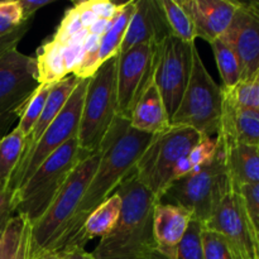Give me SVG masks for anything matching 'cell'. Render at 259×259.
Returning <instances> with one entry per match:
<instances>
[{"mask_svg": "<svg viewBox=\"0 0 259 259\" xmlns=\"http://www.w3.org/2000/svg\"><path fill=\"white\" fill-rule=\"evenodd\" d=\"M154 136L132 128L128 118L118 115L101 143L98 167L81 200L75 218L61 243L57 254L76 249L77 238L89 215L115 192L119 185L136 167Z\"/></svg>", "mask_w": 259, "mask_h": 259, "instance_id": "6da1fadb", "label": "cell"}, {"mask_svg": "<svg viewBox=\"0 0 259 259\" xmlns=\"http://www.w3.org/2000/svg\"><path fill=\"white\" fill-rule=\"evenodd\" d=\"M115 192L121 199L120 217L114 229L100 239L94 258L168 259L153 234V212L158 200L139 181L136 167Z\"/></svg>", "mask_w": 259, "mask_h": 259, "instance_id": "7a4b0ae2", "label": "cell"}, {"mask_svg": "<svg viewBox=\"0 0 259 259\" xmlns=\"http://www.w3.org/2000/svg\"><path fill=\"white\" fill-rule=\"evenodd\" d=\"M99 159V152L82 159L71 172L45 214L30 225L28 259H35L46 253H57L95 174Z\"/></svg>", "mask_w": 259, "mask_h": 259, "instance_id": "3957f363", "label": "cell"}, {"mask_svg": "<svg viewBox=\"0 0 259 259\" xmlns=\"http://www.w3.org/2000/svg\"><path fill=\"white\" fill-rule=\"evenodd\" d=\"M86 157L89 156L80 149L77 137L70 139L10 195L13 212L24 218L30 225L34 224L45 214L73 168Z\"/></svg>", "mask_w": 259, "mask_h": 259, "instance_id": "277c9868", "label": "cell"}, {"mask_svg": "<svg viewBox=\"0 0 259 259\" xmlns=\"http://www.w3.org/2000/svg\"><path fill=\"white\" fill-rule=\"evenodd\" d=\"M232 190L225 166L224 148L219 141L214 159L199 171L175 181L158 202L184 207L192 218L206 224Z\"/></svg>", "mask_w": 259, "mask_h": 259, "instance_id": "5b68a950", "label": "cell"}, {"mask_svg": "<svg viewBox=\"0 0 259 259\" xmlns=\"http://www.w3.org/2000/svg\"><path fill=\"white\" fill-rule=\"evenodd\" d=\"M118 115L115 56L104 62L89 78L77 132L78 146L83 153L88 156L98 153Z\"/></svg>", "mask_w": 259, "mask_h": 259, "instance_id": "8992f818", "label": "cell"}, {"mask_svg": "<svg viewBox=\"0 0 259 259\" xmlns=\"http://www.w3.org/2000/svg\"><path fill=\"white\" fill-rule=\"evenodd\" d=\"M201 134L190 126L169 125L156 134L136 164L139 181L159 200L174 184L177 163L189 156L201 139Z\"/></svg>", "mask_w": 259, "mask_h": 259, "instance_id": "52a82bcc", "label": "cell"}, {"mask_svg": "<svg viewBox=\"0 0 259 259\" xmlns=\"http://www.w3.org/2000/svg\"><path fill=\"white\" fill-rule=\"evenodd\" d=\"M223 113V88L210 76L195 46L189 83L169 124L190 126L201 136L219 134Z\"/></svg>", "mask_w": 259, "mask_h": 259, "instance_id": "ba28073f", "label": "cell"}, {"mask_svg": "<svg viewBox=\"0 0 259 259\" xmlns=\"http://www.w3.org/2000/svg\"><path fill=\"white\" fill-rule=\"evenodd\" d=\"M89 80H81L61 113L56 116L51 125L46 129L45 133L35 143V146L28 153L20 158L17 169L10 181L8 195H12L19 189L30 175L58 148L67 143L70 139L77 137L78 125H80L81 110H82L83 98L88 88Z\"/></svg>", "mask_w": 259, "mask_h": 259, "instance_id": "9c48e42d", "label": "cell"}, {"mask_svg": "<svg viewBox=\"0 0 259 259\" xmlns=\"http://www.w3.org/2000/svg\"><path fill=\"white\" fill-rule=\"evenodd\" d=\"M195 43H185L169 35L156 47L153 80L166 106L169 121L179 108L189 83Z\"/></svg>", "mask_w": 259, "mask_h": 259, "instance_id": "30bf717a", "label": "cell"}, {"mask_svg": "<svg viewBox=\"0 0 259 259\" xmlns=\"http://www.w3.org/2000/svg\"><path fill=\"white\" fill-rule=\"evenodd\" d=\"M39 85L34 57L17 48L0 55V120L19 116Z\"/></svg>", "mask_w": 259, "mask_h": 259, "instance_id": "8fae6325", "label": "cell"}, {"mask_svg": "<svg viewBox=\"0 0 259 259\" xmlns=\"http://www.w3.org/2000/svg\"><path fill=\"white\" fill-rule=\"evenodd\" d=\"M204 227L224 237L233 259H258L257 233L237 190L223 199Z\"/></svg>", "mask_w": 259, "mask_h": 259, "instance_id": "7c38bea8", "label": "cell"}, {"mask_svg": "<svg viewBox=\"0 0 259 259\" xmlns=\"http://www.w3.org/2000/svg\"><path fill=\"white\" fill-rule=\"evenodd\" d=\"M156 47L151 43H143L116 56L119 115L124 118L129 119L139 93L153 72Z\"/></svg>", "mask_w": 259, "mask_h": 259, "instance_id": "4fadbf2b", "label": "cell"}, {"mask_svg": "<svg viewBox=\"0 0 259 259\" xmlns=\"http://www.w3.org/2000/svg\"><path fill=\"white\" fill-rule=\"evenodd\" d=\"M223 39L229 43L239 58L242 80L249 78L259 68V15L248 3H240Z\"/></svg>", "mask_w": 259, "mask_h": 259, "instance_id": "5bb4252c", "label": "cell"}, {"mask_svg": "<svg viewBox=\"0 0 259 259\" xmlns=\"http://www.w3.org/2000/svg\"><path fill=\"white\" fill-rule=\"evenodd\" d=\"M169 35L172 34L161 0H138L136 2V10L126 29L120 52L143 43L158 46Z\"/></svg>", "mask_w": 259, "mask_h": 259, "instance_id": "9a60e30c", "label": "cell"}, {"mask_svg": "<svg viewBox=\"0 0 259 259\" xmlns=\"http://www.w3.org/2000/svg\"><path fill=\"white\" fill-rule=\"evenodd\" d=\"M192 19L197 37L212 43L225 34L239 8L230 0H180Z\"/></svg>", "mask_w": 259, "mask_h": 259, "instance_id": "2e32d148", "label": "cell"}, {"mask_svg": "<svg viewBox=\"0 0 259 259\" xmlns=\"http://www.w3.org/2000/svg\"><path fill=\"white\" fill-rule=\"evenodd\" d=\"M129 123L136 131L152 136L166 131L171 125L163 99L154 83L153 72L134 103Z\"/></svg>", "mask_w": 259, "mask_h": 259, "instance_id": "e0dca14e", "label": "cell"}, {"mask_svg": "<svg viewBox=\"0 0 259 259\" xmlns=\"http://www.w3.org/2000/svg\"><path fill=\"white\" fill-rule=\"evenodd\" d=\"M218 137L223 143L259 146V111L237 106L223 94V113Z\"/></svg>", "mask_w": 259, "mask_h": 259, "instance_id": "ac0fdd59", "label": "cell"}, {"mask_svg": "<svg viewBox=\"0 0 259 259\" xmlns=\"http://www.w3.org/2000/svg\"><path fill=\"white\" fill-rule=\"evenodd\" d=\"M192 215L184 207L157 204L153 212V234L159 249L168 259H176V250Z\"/></svg>", "mask_w": 259, "mask_h": 259, "instance_id": "d6986e66", "label": "cell"}, {"mask_svg": "<svg viewBox=\"0 0 259 259\" xmlns=\"http://www.w3.org/2000/svg\"><path fill=\"white\" fill-rule=\"evenodd\" d=\"M222 144L224 148L225 166L233 189L238 191L245 185L258 184L259 146L223 142Z\"/></svg>", "mask_w": 259, "mask_h": 259, "instance_id": "ffe728a7", "label": "cell"}, {"mask_svg": "<svg viewBox=\"0 0 259 259\" xmlns=\"http://www.w3.org/2000/svg\"><path fill=\"white\" fill-rule=\"evenodd\" d=\"M80 81V78L76 77L75 75H68L63 80L58 81L57 83L52 86L50 95H48L47 100H46L42 114L38 118L37 123H35L34 128L32 129L29 136L25 138V147L23 156L28 153L35 146V143L39 141V138L45 133L46 129L51 125V123L55 120L56 116L61 113V110L66 105L71 94L73 93V90H75Z\"/></svg>", "mask_w": 259, "mask_h": 259, "instance_id": "44dd1931", "label": "cell"}, {"mask_svg": "<svg viewBox=\"0 0 259 259\" xmlns=\"http://www.w3.org/2000/svg\"><path fill=\"white\" fill-rule=\"evenodd\" d=\"M121 211V199L116 192L99 205L88 217L80 235L77 238L76 249L85 247L89 240L103 238L114 229Z\"/></svg>", "mask_w": 259, "mask_h": 259, "instance_id": "7402d4cb", "label": "cell"}, {"mask_svg": "<svg viewBox=\"0 0 259 259\" xmlns=\"http://www.w3.org/2000/svg\"><path fill=\"white\" fill-rule=\"evenodd\" d=\"M134 10H136V2H126L118 7L115 15L109 23L108 30L100 37L99 60L101 65L119 55Z\"/></svg>", "mask_w": 259, "mask_h": 259, "instance_id": "603a6c76", "label": "cell"}, {"mask_svg": "<svg viewBox=\"0 0 259 259\" xmlns=\"http://www.w3.org/2000/svg\"><path fill=\"white\" fill-rule=\"evenodd\" d=\"M30 224L23 217L13 214L0 238V259H28Z\"/></svg>", "mask_w": 259, "mask_h": 259, "instance_id": "cb8c5ba5", "label": "cell"}, {"mask_svg": "<svg viewBox=\"0 0 259 259\" xmlns=\"http://www.w3.org/2000/svg\"><path fill=\"white\" fill-rule=\"evenodd\" d=\"M37 76L40 85H53L68 76L63 60V47L55 40H48L37 50Z\"/></svg>", "mask_w": 259, "mask_h": 259, "instance_id": "d4e9b609", "label": "cell"}, {"mask_svg": "<svg viewBox=\"0 0 259 259\" xmlns=\"http://www.w3.org/2000/svg\"><path fill=\"white\" fill-rule=\"evenodd\" d=\"M25 137L18 128L0 138V195H8L10 181L23 156Z\"/></svg>", "mask_w": 259, "mask_h": 259, "instance_id": "484cf974", "label": "cell"}, {"mask_svg": "<svg viewBox=\"0 0 259 259\" xmlns=\"http://www.w3.org/2000/svg\"><path fill=\"white\" fill-rule=\"evenodd\" d=\"M217 61L218 70L223 80L222 88L224 90H230L242 80V67H240L239 58L229 43L225 42L223 38L210 43Z\"/></svg>", "mask_w": 259, "mask_h": 259, "instance_id": "4316f807", "label": "cell"}, {"mask_svg": "<svg viewBox=\"0 0 259 259\" xmlns=\"http://www.w3.org/2000/svg\"><path fill=\"white\" fill-rule=\"evenodd\" d=\"M161 5L171 34L185 43H195L197 35L194 22L181 3L176 0H161Z\"/></svg>", "mask_w": 259, "mask_h": 259, "instance_id": "83f0119b", "label": "cell"}, {"mask_svg": "<svg viewBox=\"0 0 259 259\" xmlns=\"http://www.w3.org/2000/svg\"><path fill=\"white\" fill-rule=\"evenodd\" d=\"M223 94L237 106L259 111V68L249 78L240 81L230 90L223 89Z\"/></svg>", "mask_w": 259, "mask_h": 259, "instance_id": "f1b7e54d", "label": "cell"}, {"mask_svg": "<svg viewBox=\"0 0 259 259\" xmlns=\"http://www.w3.org/2000/svg\"><path fill=\"white\" fill-rule=\"evenodd\" d=\"M55 85V83H53ZM53 85H39L32 98L29 99L23 110L19 114V123L17 128L23 133V136L27 138L30 134L32 129L34 128L38 118L42 114L43 108H45L46 100H47L50 91Z\"/></svg>", "mask_w": 259, "mask_h": 259, "instance_id": "f546056e", "label": "cell"}, {"mask_svg": "<svg viewBox=\"0 0 259 259\" xmlns=\"http://www.w3.org/2000/svg\"><path fill=\"white\" fill-rule=\"evenodd\" d=\"M202 232L204 224L195 218H191L186 232L177 247L176 259H204Z\"/></svg>", "mask_w": 259, "mask_h": 259, "instance_id": "4dcf8cb0", "label": "cell"}, {"mask_svg": "<svg viewBox=\"0 0 259 259\" xmlns=\"http://www.w3.org/2000/svg\"><path fill=\"white\" fill-rule=\"evenodd\" d=\"M99 51H100V37L94 34H88L82 46L80 60L73 70L72 75L80 80H89L93 77L101 66L99 60Z\"/></svg>", "mask_w": 259, "mask_h": 259, "instance_id": "1f68e13d", "label": "cell"}, {"mask_svg": "<svg viewBox=\"0 0 259 259\" xmlns=\"http://www.w3.org/2000/svg\"><path fill=\"white\" fill-rule=\"evenodd\" d=\"M85 34H89V30L83 27L77 9H76V7H73L66 12L65 17L61 20L57 32L52 37V40L65 47L73 39Z\"/></svg>", "mask_w": 259, "mask_h": 259, "instance_id": "d6a6232c", "label": "cell"}, {"mask_svg": "<svg viewBox=\"0 0 259 259\" xmlns=\"http://www.w3.org/2000/svg\"><path fill=\"white\" fill-rule=\"evenodd\" d=\"M219 148V138L217 137L202 136L196 146L191 149L189 154L190 163L192 166V172L199 171L202 167L209 164L214 159Z\"/></svg>", "mask_w": 259, "mask_h": 259, "instance_id": "836d02e7", "label": "cell"}, {"mask_svg": "<svg viewBox=\"0 0 259 259\" xmlns=\"http://www.w3.org/2000/svg\"><path fill=\"white\" fill-rule=\"evenodd\" d=\"M24 23L23 13L18 0L0 2V35L14 32Z\"/></svg>", "mask_w": 259, "mask_h": 259, "instance_id": "e575fe53", "label": "cell"}, {"mask_svg": "<svg viewBox=\"0 0 259 259\" xmlns=\"http://www.w3.org/2000/svg\"><path fill=\"white\" fill-rule=\"evenodd\" d=\"M204 259H233L224 237L204 227L202 232Z\"/></svg>", "mask_w": 259, "mask_h": 259, "instance_id": "d590c367", "label": "cell"}, {"mask_svg": "<svg viewBox=\"0 0 259 259\" xmlns=\"http://www.w3.org/2000/svg\"><path fill=\"white\" fill-rule=\"evenodd\" d=\"M238 192L244 201L249 219L254 227L255 233H259V182L253 185H245L240 187Z\"/></svg>", "mask_w": 259, "mask_h": 259, "instance_id": "8d00e7d4", "label": "cell"}, {"mask_svg": "<svg viewBox=\"0 0 259 259\" xmlns=\"http://www.w3.org/2000/svg\"><path fill=\"white\" fill-rule=\"evenodd\" d=\"M29 29V22L24 23L20 28L15 29L14 32L8 33V34L0 35V55L8 52L10 50H15L18 46V43L20 42L23 37L25 35V33Z\"/></svg>", "mask_w": 259, "mask_h": 259, "instance_id": "74e56055", "label": "cell"}, {"mask_svg": "<svg viewBox=\"0 0 259 259\" xmlns=\"http://www.w3.org/2000/svg\"><path fill=\"white\" fill-rule=\"evenodd\" d=\"M88 5L96 17L109 20L115 15L119 7V5L114 4V3L105 2V0H91V2H88Z\"/></svg>", "mask_w": 259, "mask_h": 259, "instance_id": "f35d334b", "label": "cell"}, {"mask_svg": "<svg viewBox=\"0 0 259 259\" xmlns=\"http://www.w3.org/2000/svg\"><path fill=\"white\" fill-rule=\"evenodd\" d=\"M18 3L22 9L24 22H30V18L34 15L37 10L43 7H47L48 4L53 3V0H18Z\"/></svg>", "mask_w": 259, "mask_h": 259, "instance_id": "ab89813d", "label": "cell"}, {"mask_svg": "<svg viewBox=\"0 0 259 259\" xmlns=\"http://www.w3.org/2000/svg\"><path fill=\"white\" fill-rule=\"evenodd\" d=\"M109 23H110V20L109 19L98 18V19L90 25V28H89V34H94V35H99V37H101V35L108 30Z\"/></svg>", "mask_w": 259, "mask_h": 259, "instance_id": "60d3db41", "label": "cell"}, {"mask_svg": "<svg viewBox=\"0 0 259 259\" xmlns=\"http://www.w3.org/2000/svg\"><path fill=\"white\" fill-rule=\"evenodd\" d=\"M63 259H95L93 253H88L83 248H78V249H73L68 252L67 254L63 255Z\"/></svg>", "mask_w": 259, "mask_h": 259, "instance_id": "b9f144b4", "label": "cell"}, {"mask_svg": "<svg viewBox=\"0 0 259 259\" xmlns=\"http://www.w3.org/2000/svg\"><path fill=\"white\" fill-rule=\"evenodd\" d=\"M13 214L14 212H13L12 207H10V204L8 206H5L3 210H0V238H2V234L4 232V228L7 225L8 220L13 217Z\"/></svg>", "mask_w": 259, "mask_h": 259, "instance_id": "7bdbcfd3", "label": "cell"}, {"mask_svg": "<svg viewBox=\"0 0 259 259\" xmlns=\"http://www.w3.org/2000/svg\"><path fill=\"white\" fill-rule=\"evenodd\" d=\"M35 259H63L62 255L57 254V253H46V254L39 255Z\"/></svg>", "mask_w": 259, "mask_h": 259, "instance_id": "ee69618b", "label": "cell"}, {"mask_svg": "<svg viewBox=\"0 0 259 259\" xmlns=\"http://www.w3.org/2000/svg\"><path fill=\"white\" fill-rule=\"evenodd\" d=\"M9 200H10L9 195H0V210H3L5 206L9 205Z\"/></svg>", "mask_w": 259, "mask_h": 259, "instance_id": "f6af8a7d", "label": "cell"}, {"mask_svg": "<svg viewBox=\"0 0 259 259\" xmlns=\"http://www.w3.org/2000/svg\"><path fill=\"white\" fill-rule=\"evenodd\" d=\"M248 4H249V7L259 15V0H257V2H249Z\"/></svg>", "mask_w": 259, "mask_h": 259, "instance_id": "bcb514c9", "label": "cell"}, {"mask_svg": "<svg viewBox=\"0 0 259 259\" xmlns=\"http://www.w3.org/2000/svg\"><path fill=\"white\" fill-rule=\"evenodd\" d=\"M257 243H258V259H259V233L257 234Z\"/></svg>", "mask_w": 259, "mask_h": 259, "instance_id": "7dc6e473", "label": "cell"}]
</instances>
